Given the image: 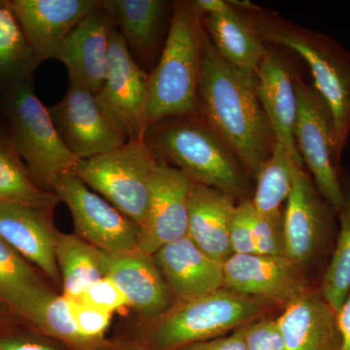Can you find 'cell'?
I'll return each instance as SVG.
<instances>
[{"label": "cell", "mask_w": 350, "mask_h": 350, "mask_svg": "<svg viewBox=\"0 0 350 350\" xmlns=\"http://www.w3.org/2000/svg\"><path fill=\"white\" fill-rule=\"evenodd\" d=\"M198 96L200 116L238 155L251 178L256 179L275 140L257 96L255 78L228 64L206 29Z\"/></svg>", "instance_id": "6da1fadb"}, {"label": "cell", "mask_w": 350, "mask_h": 350, "mask_svg": "<svg viewBox=\"0 0 350 350\" xmlns=\"http://www.w3.org/2000/svg\"><path fill=\"white\" fill-rule=\"evenodd\" d=\"M267 45L294 51L303 57L313 85L330 108L336 152L342 159L350 135V51L335 38L285 19L250 1H229Z\"/></svg>", "instance_id": "7a4b0ae2"}, {"label": "cell", "mask_w": 350, "mask_h": 350, "mask_svg": "<svg viewBox=\"0 0 350 350\" xmlns=\"http://www.w3.org/2000/svg\"><path fill=\"white\" fill-rule=\"evenodd\" d=\"M144 142L159 162L181 170L195 184L236 200H250V175L238 155L200 115L151 124Z\"/></svg>", "instance_id": "3957f363"}, {"label": "cell", "mask_w": 350, "mask_h": 350, "mask_svg": "<svg viewBox=\"0 0 350 350\" xmlns=\"http://www.w3.org/2000/svg\"><path fill=\"white\" fill-rule=\"evenodd\" d=\"M202 18L191 1L172 3L165 45L148 75L151 124L172 117L200 115L198 88L202 59Z\"/></svg>", "instance_id": "277c9868"}, {"label": "cell", "mask_w": 350, "mask_h": 350, "mask_svg": "<svg viewBox=\"0 0 350 350\" xmlns=\"http://www.w3.org/2000/svg\"><path fill=\"white\" fill-rule=\"evenodd\" d=\"M4 107L9 120L7 137L34 180L51 186L59 174L72 172L79 159L59 137L31 79L7 90Z\"/></svg>", "instance_id": "5b68a950"}, {"label": "cell", "mask_w": 350, "mask_h": 350, "mask_svg": "<svg viewBox=\"0 0 350 350\" xmlns=\"http://www.w3.org/2000/svg\"><path fill=\"white\" fill-rule=\"evenodd\" d=\"M267 308L266 301L222 288L200 298L180 301L157 321L150 340L159 350L179 349L241 328Z\"/></svg>", "instance_id": "8992f818"}, {"label": "cell", "mask_w": 350, "mask_h": 350, "mask_svg": "<svg viewBox=\"0 0 350 350\" xmlns=\"http://www.w3.org/2000/svg\"><path fill=\"white\" fill-rule=\"evenodd\" d=\"M159 161L144 140L78 161L73 169L88 187L140 227L148 209L152 174Z\"/></svg>", "instance_id": "52a82bcc"}, {"label": "cell", "mask_w": 350, "mask_h": 350, "mask_svg": "<svg viewBox=\"0 0 350 350\" xmlns=\"http://www.w3.org/2000/svg\"><path fill=\"white\" fill-rule=\"evenodd\" d=\"M298 114L294 137L304 165L324 199L340 211L344 202L342 174L336 152L335 128L330 108L315 88L295 75Z\"/></svg>", "instance_id": "ba28073f"}, {"label": "cell", "mask_w": 350, "mask_h": 350, "mask_svg": "<svg viewBox=\"0 0 350 350\" xmlns=\"http://www.w3.org/2000/svg\"><path fill=\"white\" fill-rule=\"evenodd\" d=\"M96 101L112 125L128 140H144L148 116V73L133 59L125 41L113 27L107 77Z\"/></svg>", "instance_id": "9c48e42d"}, {"label": "cell", "mask_w": 350, "mask_h": 350, "mask_svg": "<svg viewBox=\"0 0 350 350\" xmlns=\"http://www.w3.org/2000/svg\"><path fill=\"white\" fill-rule=\"evenodd\" d=\"M50 187L72 214L76 236L109 254L138 248L139 227L93 192L75 172L59 174Z\"/></svg>", "instance_id": "30bf717a"}, {"label": "cell", "mask_w": 350, "mask_h": 350, "mask_svg": "<svg viewBox=\"0 0 350 350\" xmlns=\"http://www.w3.org/2000/svg\"><path fill=\"white\" fill-rule=\"evenodd\" d=\"M48 110L66 148L79 160L108 153L126 142L100 109L96 94L78 85L69 83L63 100Z\"/></svg>", "instance_id": "8fae6325"}, {"label": "cell", "mask_w": 350, "mask_h": 350, "mask_svg": "<svg viewBox=\"0 0 350 350\" xmlns=\"http://www.w3.org/2000/svg\"><path fill=\"white\" fill-rule=\"evenodd\" d=\"M193 184L181 170L158 162L152 174L146 217L139 227L140 250L153 255L165 244L187 236Z\"/></svg>", "instance_id": "7c38bea8"}, {"label": "cell", "mask_w": 350, "mask_h": 350, "mask_svg": "<svg viewBox=\"0 0 350 350\" xmlns=\"http://www.w3.org/2000/svg\"><path fill=\"white\" fill-rule=\"evenodd\" d=\"M223 273L225 289L266 303L286 306L310 290L301 267L285 256L232 254Z\"/></svg>", "instance_id": "4fadbf2b"}, {"label": "cell", "mask_w": 350, "mask_h": 350, "mask_svg": "<svg viewBox=\"0 0 350 350\" xmlns=\"http://www.w3.org/2000/svg\"><path fill=\"white\" fill-rule=\"evenodd\" d=\"M338 213L301 169L283 213L285 257L303 268L323 247L333 218Z\"/></svg>", "instance_id": "5bb4252c"}, {"label": "cell", "mask_w": 350, "mask_h": 350, "mask_svg": "<svg viewBox=\"0 0 350 350\" xmlns=\"http://www.w3.org/2000/svg\"><path fill=\"white\" fill-rule=\"evenodd\" d=\"M114 27L111 15L103 6L78 23L57 49L54 59L68 71L69 83L94 94L100 91L107 77L110 36Z\"/></svg>", "instance_id": "9a60e30c"}, {"label": "cell", "mask_w": 350, "mask_h": 350, "mask_svg": "<svg viewBox=\"0 0 350 350\" xmlns=\"http://www.w3.org/2000/svg\"><path fill=\"white\" fill-rule=\"evenodd\" d=\"M100 0H10L38 63L54 59L80 21L103 6Z\"/></svg>", "instance_id": "2e32d148"}, {"label": "cell", "mask_w": 350, "mask_h": 350, "mask_svg": "<svg viewBox=\"0 0 350 350\" xmlns=\"http://www.w3.org/2000/svg\"><path fill=\"white\" fill-rule=\"evenodd\" d=\"M53 208L0 202V238L59 284L56 260L59 232L51 219Z\"/></svg>", "instance_id": "e0dca14e"}, {"label": "cell", "mask_w": 350, "mask_h": 350, "mask_svg": "<svg viewBox=\"0 0 350 350\" xmlns=\"http://www.w3.org/2000/svg\"><path fill=\"white\" fill-rule=\"evenodd\" d=\"M103 6L133 59L150 73L165 45L163 38L167 36L172 4L163 0H105Z\"/></svg>", "instance_id": "ac0fdd59"}, {"label": "cell", "mask_w": 350, "mask_h": 350, "mask_svg": "<svg viewBox=\"0 0 350 350\" xmlns=\"http://www.w3.org/2000/svg\"><path fill=\"white\" fill-rule=\"evenodd\" d=\"M255 87L275 142L304 165L294 137L298 114L295 75L284 57L269 45L255 75Z\"/></svg>", "instance_id": "d6986e66"}, {"label": "cell", "mask_w": 350, "mask_h": 350, "mask_svg": "<svg viewBox=\"0 0 350 350\" xmlns=\"http://www.w3.org/2000/svg\"><path fill=\"white\" fill-rule=\"evenodd\" d=\"M103 269L125 297L128 306L147 317L165 314L172 306V294L153 255L137 250L109 254L105 252Z\"/></svg>", "instance_id": "ffe728a7"}, {"label": "cell", "mask_w": 350, "mask_h": 350, "mask_svg": "<svg viewBox=\"0 0 350 350\" xmlns=\"http://www.w3.org/2000/svg\"><path fill=\"white\" fill-rule=\"evenodd\" d=\"M153 257L170 291L180 301L224 288L223 262L209 257L188 236L165 244Z\"/></svg>", "instance_id": "44dd1931"}, {"label": "cell", "mask_w": 350, "mask_h": 350, "mask_svg": "<svg viewBox=\"0 0 350 350\" xmlns=\"http://www.w3.org/2000/svg\"><path fill=\"white\" fill-rule=\"evenodd\" d=\"M276 320L286 350H340L337 312L321 291L297 297Z\"/></svg>", "instance_id": "7402d4cb"}, {"label": "cell", "mask_w": 350, "mask_h": 350, "mask_svg": "<svg viewBox=\"0 0 350 350\" xmlns=\"http://www.w3.org/2000/svg\"><path fill=\"white\" fill-rule=\"evenodd\" d=\"M231 196L193 184L189 198V238L216 261L224 262L231 255L230 227L236 211Z\"/></svg>", "instance_id": "603a6c76"}, {"label": "cell", "mask_w": 350, "mask_h": 350, "mask_svg": "<svg viewBox=\"0 0 350 350\" xmlns=\"http://www.w3.org/2000/svg\"><path fill=\"white\" fill-rule=\"evenodd\" d=\"M202 18L219 55L244 75L255 78L268 45L247 21L231 4L224 12Z\"/></svg>", "instance_id": "cb8c5ba5"}, {"label": "cell", "mask_w": 350, "mask_h": 350, "mask_svg": "<svg viewBox=\"0 0 350 350\" xmlns=\"http://www.w3.org/2000/svg\"><path fill=\"white\" fill-rule=\"evenodd\" d=\"M53 294L24 258L0 238V304L33 324Z\"/></svg>", "instance_id": "d4e9b609"}, {"label": "cell", "mask_w": 350, "mask_h": 350, "mask_svg": "<svg viewBox=\"0 0 350 350\" xmlns=\"http://www.w3.org/2000/svg\"><path fill=\"white\" fill-rule=\"evenodd\" d=\"M103 259L105 251L76 234L59 232L56 260L63 283V295L77 301L92 284L105 278Z\"/></svg>", "instance_id": "484cf974"}, {"label": "cell", "mask_w": 350, "mask_h": 350, "mask_svg": "<svg viewBox=\"0 0 350 350\" xmlns=\"http://www.w3.org/2000/svg\"><path fill=\"white\" fill-rule=\"evenodd\" d=\"M303 167L285 147L275 142L271 156L262 163L256 177V188L251 202L257 215L282 217L283 204H286L297 175Z\"/></svg>", "instance_id": "4316f807"}, {"label": "cell", "mask_w": 350, "mask_h": 350, "mask_svg": "<svg viewBox=\"0 0 350 350\" xmlns=\"http://www.w3.org/2000/svg\"><path fill=\"white\" fill-rule=\"evenodd\" d=\"M9 1H0V87L5 90L31 79L39 66Z\"/></svg>", "instance_id": "83f0119b"}, {"label": "cell", "mask_w": 350, "mask_h": 350, "mask_svg": "<svg viewBox=\"0 0 350 350\" xmlns=\"http://www.w3.org/2000/svg\"><path fill=\"white\" fill-rule=\"evenodd\" d=\"M59 200L38 185L8 137L0 135V202L55 207Z\"/></svg>", "instance_id": "f1b7e54d"}, {"label": "cell", "mask_w": 350, "mask_h": 350, "mask_svg": "<svg viewBox=\"0 0 350 350\" xmlns=\"http://www.w3.org/2000/svg\"><path fill=\"white\" fill-rule=\"evenodd\" d=\"M342 189L344 202L338 211L340 229L320 288L327 303L337 313L350 292V176L345 179L342 175Z\"/></svg>", "instance_id": "f546056e"}, {"label": "cell", "mask_w": 350, "mask_h": 350, "mask_svg": "<svg viewBox=\"0 0 350 350\" xmlns=\"http://www.w3.org/2000/svg\"><path fill=\"white\" fill-rule=\"evenodd\" d=\"M33 325L46 335L56 338L76 349H92L78 332L71 313L70 300L64 295L53 294L44 304Z\"/></svg>", "instance_id": "4dcf8cb0"}, {"label": "cell", "mask_w": 350, "mask_h": 350, "mask_svg": "<svg viewBox=\"0 0 350 350\" xmlns=\"http://www.w3.org/2000/svg\"><path fill=\"white\" fill-rule=\"evenodd\" d=\"M70 308L78 332L93 349L109 327L112 313L75 300H70Z\"/></svg>", "instance_id": "1f68e13d"}, {"label": "cell", "mask_w": 350, "mask_h": 350, "mask_svg": "<svg viewBox=\"0 0 350 350\" xmlns=\"http://www.w3.org/2000/svg\"><path fill=\"white\" fill-rule=\"evenodd\" d=\"M255 208L251 200L237 204L230 227V245L232 254H256L253 241Z\"/></svg>", "instance_id": "d6a6232c"}, {"label": "cell", "mask_w": 350, "mask_h": 350, "mask_svg": "<svg viewBox=\"0 0 350 350\" xmlns=\"http://www.w3.org/2000/svg\"><path fill=\"white\" fill-rule=\"evenodd\" d=\"M283 216L268 218L257 215L253 220V241L256 254L285 256L283 239Z\"/></svg>", "instance_id": "836d02e7"}, {"label": "cell", "mask_w": 350, "mask_h": 350, "mask_svg": "<svg viewBox=\"0 0 350 350\" xmlns=\"http://www.w3.org/2000/svg\"><path fill=\"white\" fill-rule=\"evenodd\" d=\"M246 350H286L278 320L266 319L243 326Z\"/></svg>", "instance_id": "e575fe53"}, {"label": "cell", "mask_w": 350, "mask_h": 350, "mask_svg": "<svg viewBox=\"0 0 350 350\" xmlns=\"http://www.w3.org/2000/svg\"><path fill=\"white\" fill-rule=\"evenodd\" d=\"M77 301L111 313L128 306V301L119 288L108 278H101L92 284Z\"/></svg>", "instance_id": "d590c367"}, {"label": "cell", "mask_w": 350, "mask_h": 350, "mask_svg": "<svg viewBox=\"0 0 350 350\" xmlns=\"http://www.w3.org/2000/svg\"><path fill=\"white\" fill-rule=\"evenodd\" d=\"M176 350H246L243 326L231 335L195 342Z\"/></svg>", "instance_id": "8d00e7d4"}, {"label": "cell", "mask_w": 350, "mask_h": 350, "mask_svg": "<svg viewBox=\"0 0 350 350\" xmlns=\"http://www.w3.org/2000/svg\"><path fill=\"white\" fill-rule=\"evenodd\" d=\"M0 350H59L52 345L18 338H0Z\"/></svg>", "instance_id": "74e56055"}, {"label": "cell", "mask_w": 350, "mask_h": 350, "mask_svg": "<svg viewBox=\"0 0 350 350\" xmlns=\"http://www.w3.org/2000/svg\"><path fill=\"white\" fill-rule=\"evenodd\" d=\"M337 317L342 340L340 350H350V292L340 312L337 313Z\"/></svg>", "instance_id": "f35d334b"}, {"label": "cell", "mask_w": 350, "mask_h": 350, "mask_svg": "<svg viewBox=\"0 0 350 350\" xmlns=\"http://www.w3.org/2000/svg\"><path fill=\"white\" fill-rule=\"evenodd\" d=\"M191 3L200 16L222 13L230 8L229 2L225 0H193Z\"/></svg>", "instance_id": "ab89813d"}]
</instances>
